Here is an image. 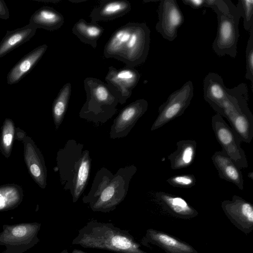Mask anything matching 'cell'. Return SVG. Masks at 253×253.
<instances>
[{"label": "cell", "instance_id": "17", "mask_svg": "<svg viewBox=\"0 0 253 253\" xmlns=\"http://www.w3.org/2000/svg\"><path fill=\"white\" fill-rule=\"evenodd\" d=\"M211 160L220 178L234 184L240 190L244 189L241 169L222 150L215 152Z\"/></svg>", "mask_w": 253, "mask_h": 253}, {"label": "cell", "instance_id": "4", "mask_svg": "<svg viewBox=\"0 0 253 253\" xmlns=\"http://www.w3.org/2000/svg\"><path fill=\"white\" fill-rule=\"evenodd\" d=\"M84 84L86 100L80 111V117L95 124L106 122L116 114L118 98L98 79L87 77Z\"/></svg>", "mask_w": 253, "mask_h": 253}, {"label": "cell", "instance_id": "23", "mask_svg": "<svg viewBox=\"0 0 253 253\" xmlns=\"http://www.w3.org/2000/svg\"><path fill=\"white\" fill-rule=\"evenodd\" d=\"M38 228L39 225L32 223L7 226L0 236V241L9 245L23 244L35 235Z\"/></svg>", "mask_w": 253, "mask_h": 253}, {"label": "cell", "instance_id": "1", "mask_svg": "<svg viewBox=\"0 0 253 253\" xmlns=\"http://www.w3.org/2000/svg\"><path fill=\"white\" fill-rule=\"evenodd\" d=\"M150 43V30L147 24L129 22L113 33L104 46L103 55L134 68L145 61Z\"/></svg>", "mask_w": 253, "mask_h": 253}, {"label": "cell", "instance_id": "10", "mask_svg": "<svg viewBox=\"0 0 253 253\" xmlns=\"http://www.w3.org/2000/svg\"><path fill=\"white\" fill-rule=\"evenodd\" d=\"M140 77V74L134 68L126 66L117 69L110 66L105 80L109 89L118 98L119 103L123 105L131 95Z\"/></svg>", "mask_w": 253, "mask_h": 253}, {"label": "cell", "instance_id": "26", "mask_svg": "<svg viewBox=\"0 0 253 253\" xmlns=\"http://www.w3.org/2000/svg\"><path fill=\"white\" fill-rule=\"evenodd\" d=\"M71 93V84H65L54 99L52 107V116L56 129H58L65 117Z\"/></svg>", "mask_w": 253, "mask_h": 253}, {"label": "cell", "instance_id": "31", "mask_svg": "<svg viewBox=\"0 0 253 253\" xmlns=\"http://www.w3.org/2000/svg\"><path fill=\"white\" fill-rule=\"evenodd\" d=\"M17 192L15 188L0 189V210L15 203L17 198Z\"/></svg>", "mask_w": 253, "mask_h": 253}, {"label": "cell", "instance_id": "8", "mask_svg": "<svg viewBox=\"0 0 253 253\" xmlns=\"http://www.w3.org/2000/svg\"><path fill=\"white\" fill-rule=\"evenodd\" d=\"M211 126L216 139L225 153L241 169L248 167V163L244 150L241 147L242 141L218 114L212 116Z\"/></svg>", "mask_w": 253, "mask_h": 253}, {"label": "cell", "instance_id": "5", "mask_svg": "<svg viewBox=\"0 0 253 253\" xmlns=\"http://www.w3.org/2000/svg\"><path fill=\"white\" fill-rule=\"evenodd\" d=\"M77 243L83 246L121 253H147L131 237L110 226L100 224L84 231Z\"/></svg>", "mask_w": 253, "mask_h": 253}, {"label": "cell", "instance_id": "2", "mask_svg": "<svg viewBox=\"0 0 253 253\" xmlns=\"http://www.w3.org/2000/svg\"><path fill=\"white\" fill-rule=\"evenodd\" d=\"M137 171L134 165L120 168L115 174L106 168L99 170L84 201L93 210L105 211L115 207L125 198L129 182Z\"/></svg>", "mask_w": 253, "mask_h": 253}, {"label": "cell", "instance_id": "7", "mask_svg": "<svg viewBox=\"0 0 253 253\" xmlns=\"http://www.w3.org/2000/svg\"><path fill=\"white\" fill-rule=\"evenodd\" d=\"M194 96L191 81H188L179 89L172 92L158 108V115L150 130L160 128L173 119L181 116L190 104Z\"/></svg>", "mask_w": 253, "mask_h": 253}, {"label": "cell", "instance_id": "9", "mask_svg": "<svg viewBox=\"0 0 253 253\" xmlns=\"http://www.w3.org/2000/svg\"><path fill=\"white\" fill-rule=\"evenodd\" d=\"M84 145L75 140H69L58 152L57 165L62 184L72 192L75 176L83 153Z\"/></svg>", "mask_w": 253, "mask_h": 253}, {"label": "cell", "instance_id": "19", "mask_svg": "<svg viewBox=\"0 0 253 253\" xmlns=\"http://www.w3.org/2000/svg\"><path fill=\"white\" fill-rule=\"evenodd\" d=\"M47 48L45 44L40 45L22 57L9 71L7 76L8 84L19 82L36 66Z\"/></svg>", "mask_w": 253, "mask_h": 253}, {"label": "cell", "instance_id": "34", "mask_svg": "<svg viewBox=\"0 0 253 253\" xmlns=\"http://www.w3.org/2000/svg\"><path fill=\"white\" fill-rule=\"evenodd\" d=\"M0 18L3 20H7L9 18L8 7L3 0H0Z\"/></svg>", "mask_w": 253, "mask_h": 253}, {"label": "cell", "instance_id": "13", "mask_svg": "<svg viewBox=\"0 0 253 253\" xmlns=\"http://www.w3.org/2000/svg\"><path fill=\"white\" fill-rule=\"evenodd\" d=\"M148 107V103L144 99L136 100L125 107L114 120L110 131V138L126 137L146 112Z\"/></svg>", "mask_w": 253, "mask_h": 253}, {"label": "cell", "instance_id": "35", "mask_svg": "<svg viewBox=\"0 0 253 253\" xmlns=\"http://www.w3.org/2000/svg\"><path fill=\"white\" fill-rule=\"evenodd\" d=\"M248 177L250 178L251 179H253V172H249L248 174Z\"/></svg>", "mask_w": 253, "mask_h": 253}, {"label": "cell", "instance_id": "11", "mask_svg": "<svg viewBox=\"0 0 253 253\" xmlns=\"http://www.w3.org/2000/svg\"><path fill=\"white\" fill-rule=\"evenodd\" d=\"M158 22L155 28L162 37L169 42L177 37L184 17L176 0H162L158 7Z\"/></svg>", "mask_w": 253, "mask_h": 253}, {"label": "cell", "instance_id": "12", "mask_svg": "<svg viewBox=\"0 0 253 253\" xmlns=\"http://www.w3.org/2000/svg\"><path fill=\"white\" fill-rule=\"evenodd\" d=\"M221 208L231 222L246 234L253 230V206L243 198L233 195L221 203Z\"/></svg>", "mask_w": 253, "mask_h": 253}, {"label": "cell", "instance_id": "24", "mask_svg": "<svg viewBox=\"0 0 253 253\" xmlns=\"http://www.w3.org/2000/svg\"><path fill=\"white\" fill-rule=\"evenodd\" d=\"M104 29L97 23H88L81 18L72 28V33L83 42L95 48L97 42L102 36Z\"/></svg>", "mask_w": 253, "mask_h": 253}, {"label": "cell", "instance_id": "15", "mask_svg": "<svg viewBox=\"0 0 253 253\" xmlns=\"http://www.w3.org/2000/svg\"><path fill=\"white\" fill-rule=\"evenodd\" d=\"M158 204L172 216L184 219L193 218L198 215V211L182 197L160 191L155 194Z\"/></svg>", "mask_w": 253, "mask_h": 253}, {"label": "cell", "instance_id": "32", "mask_svg": "<svg viewBox=\"0 0 253 253\" xmlns=\"http://www.w3.org/2000/svg\"><path fill=\"white\" fill-rule=\"evenodd\" d=\"M14 133V129L12 122L9 120H6L2 137V145L6 152H8L10 149Z\"/></svg>", "mask_w": 253, "mask_h": 253}, {"label": "cell", "instance_id": "20", "mask_svg": "<svg viewBox=\"0 0 253 253\" xmlns=\"http://www.w3.org/2000/svg\"><path fill=\"white\" fill-rule=\"evenodd\" d=\"M197 142L192 139L180 140L176 143V150L168 158L172 169L176 170L189 167L194 161Z\"/></svg>", "mask_w": 253, "mask_h": 253}, {"label": "cell", "instance_id": "3", "mask_svg": "<svg viewBox=\"0 0 253 253\" xmlns=\"http://www.w3.org/2000/svg\"><path fill=\"white\" fill-rule=\"evenodd\" d=\"M226 98L220 112L242 141L250 143L253 138V115L248 106V89L245 83L226 88Z\"/></svg>", "mask_w": 253, "mask_h": 253}, {"label": "cell", "instance_id": "29", "mask_svg": "<svg viewBox=\"0 0 253 253\" xmlns=\"http://www.w3.org/2000/svg\"><path fill=\"white\" fill-rule=\"evenodd\" d=\"M166 181L173 187L188 189L196 185V179L193 174H183L171 176Z\"/></svg>", "mask_w": 253, "mask_h": 253}, {"label": "cell", "instance_id": "6", "mask_svg": "<svg viewBox=\"0 0 253 253\" xmlns=\"http://www.w3.org/2000/svg\"><path fill=\"white\" fill-rule=\"evenodd\" d=\"M216 15L218 21L217 34L212 42V48L219 57L227 55L235 58L237 54L241 15L232 2L227 13Z\"/></svg>", "mask_w": 253, "mask_h": 253}, {"label": "cell", "instance_id": "14", "mask_svg": "<svg viewBox=\"0 0 253 253\" xmlns=\"http://www.w3.org/2000/svg\"><path fill=\"white\" fill-rule=\"evenodd\" d=\"M143 241L159 247L166 253H199L186 242L168 233L154 229L147 230Z\"/></svg>", "mask_w": 253, "mask_h": 253}, {"label": "cell", "instance_id": "28", "mask_svg": "<svg viewBox=\"0 0 253 253\" xmlns=\"http://www.w3.org/2000/svg\"><path fill=\"white\" fill-rule=\"evenodd\" d=\"M250 35L246 48V69L245 77L251 82L253 87V26L249 31Z\"/></svg>", "mask_w": 253, "mask_h": 253}, {"label": "cell", "instance_id": "33", "mask_svg": "<svg viewBox=\"0 0 253 253\" xmlns=\"http://www.w3.org/2000/svg\"><path fill=\"white\" fill-rule=\"evenodd\" d=\"M182 1L193 9H197L204 7L205 0H182Z\"/></svg>", "mask_w": 253, "mask_h": 253}, {"label": "cell", "instance_id": "16", "mask_svg": "<svg viewBox=\"0 0 253 253\" xmlns=\"http://www.w3.org/2000/svg\"><path fill=\"white\" fill-rule=\"evenodd\" d=\"M226 88L222 77L217 73L210 72L204 79V98L217 114L226 98Z\"/></svg>", "mask_w": 253, "mask_h": 253}, {"label": "cell", "instance_id": "25", "mask_svg": "<svg viewBox=\"0 0 253 253\" xmlns=\"http://www.w3.org/2000/svg\"><path fill=\"white\" fill-rule=\"evenodd\" d=\"M91 162V159L89 151L84 150L71 193L74 202H76L78 200L86 187L89 178Z\"/></svg>", "mask_w": 253, "mask_h": 253}, {"label": "cell", "instance_id": "21", "mask_svg": "<svg viewBox=\"0 0 253 253\" xmlns=\"http://www.w3.org/2000/svg\"><path fill=\"white\" fill-rule=\"evenodd\" d=\"M64 18L58 11L49 6H42L31 15L29 24L36 29L42 28L48 31L56 30L63 25Z\"/></svg>", "mask_w": 253, "mask_h": 253}, {"label": "cell", "instance_id": "27", "mask_svg": "<svg viewBox=\"0 0 253 253\" xmlns=\"http://www.w3.org/2000/svg\"><path fill=\"white\" fill-rule=\"evenodd\" d=\"M236 6L243 18L244 28L249 32L253 26V0H238Z\"/></svg>", "mask_w": 253, "mask_h": 253}, {"label": "cell", "instance_id": "22", "mask_svg": "<svg viewBox=\"0 0 253 253\" xmlns=\"http://www.w3.org/2000/svg\"><path fill=\"white\" fill-rule=\"evenodd\" d=\"M36 30L29 23L22 28L7 31L0 42V58L29 41L36 34Z\"/></svg>", "mask_w": 253, "mask_h": 253}, {"label": "cell", "instance_id": "30", "mask_svg": "<svg viewBox=\"0 0 253 253\" xmlns=\"http://www.w3.org/2000/svg\"><path fill=\"white\" fill-rule=\"evenodd\" d=\"M232 2L230 0H205L204 7L211 8L216 14L227 13Z\"/></svg>", "mask_w": 253, "mask_h": 253}, {"label": "cell", "instance_id": "18", "mask_svg": "<svg viewBox=\"0 0 253 253\" xmlns=\"http://www.w3.org/2000/svg\"><path fill=\"white\" fill-rule=\"evenodd\" d=\"M131 4L126 0H103L91 11V22L108 21L122 17L131 10Z\"/></svg>", "mask_w": 253, "mask_h": 253}]
</instances>
